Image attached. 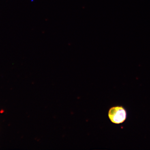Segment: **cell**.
I'll return each mask as SVG.
<instances>
[{
    "label": "cell",
    "mask_w": 150,
    "mask_h": 150,
    "mask_svg": "<svg viewBox=\"0 0 150 150\" xmlns=\"http://www.w3.org/2000/svg\"><path fill=\"white\" fill-rule=\"evenodd\" d=\"M108 116L112 123L119 124L123 123L126 120V110L122 106L113 107L109 110Z\"/></svg>",
    "instance_id": "cell-1"
}]
</instances>
